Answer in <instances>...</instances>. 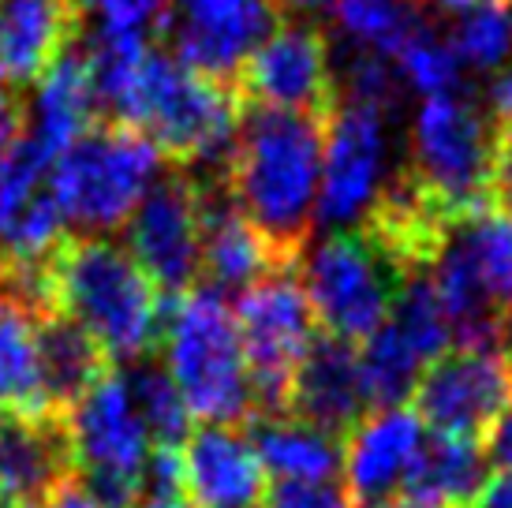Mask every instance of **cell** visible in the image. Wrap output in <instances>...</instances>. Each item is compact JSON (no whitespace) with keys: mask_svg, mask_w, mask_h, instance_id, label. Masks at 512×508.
<instances>
[{"mask_svg":"<svg viewBox=\"0 0 512 508\" xmlns=\"http://www.w3.org/2000/svg\"><path fill=\"white\" fill-rule=\"evenodd\" d=\"M322 142L326 120L318 116L243 105L225 191L288 269L311 240L322 187Z\"/></svg>","mask_w":512,"mask_h":508,"instance_id":"cell-1","label":"cell"},{"mask_svg":"<svg viewBox=\"0 0 512 508\" xmlns=\"http://www.w3.org/2000/svg\"><path fill=\"white\" fill-rule=\"evenodd\" d=\"M49 307L83 325L113 363L154 355L165 325V299L113 236H75L45 258Z\"/></svg>","mask_w":512,"mask_h":508,"instance_id":"cell-2","label":"cell"},{"mask_svg":"<svg viewBox=\"0 0 512 508\" xmlns=\"http://www.w3.org/2000/svg\"><path fill=\"white\" fill-rule=\"evenodd\" d=\"M240 113L236 86L214 83L184 68L169 49L150 45L120 113V127L146 135L169 169H184L195 180H221L236 146Z\"/></svg>","mask_w":512,"mask_h":508,"instance_id":"cell-3","label":"cell"},{"mask_svg":"<svg viewBox=\"0 0 512 508\" xmlns=\"http://www.w3.org/2000/svg\"><path fill=\"white\" fill-rule=\"evenodd\" d=\"M161 367L184 396L191 419L210 426H243L258 415L240 329L228 299L206 284L172 299L161 325Z\"/></svg>","mask_w":512,"mask_h":508,"instance_id":"cell-4","label":"cell"},{"mask_svg":"<svg viewBox=\"0 0 512 508\" xmlns=\"http://www.w3.org/2000/svg\"><path fill=\"white\" fill-rule=\"evenodd\" d=\"M165 169L146 135L101 120L53 161V195L75 236H109L128 225Z\"/></svg>","mask_w":512,"mask_h":508,"instance_id":"cell-5","label":"cell"},{"mask_svg":"<svg viewBox=\"0 0 512 508\" xmlns=\"http://www.w3.org/2000/svg\"><path fill=\"white\" fill-rule=\"evenodd\" d=\"M296 266L314 322L348 344H363L389 322L400 284L412 277L370 228L326 232L303 247Z\"/></svg>","mask_w":512,"mask_h":508,"instance_id":"cell-6","label":"cell"},{"mask_svg":"<svg viewBox=\"0 0 512 508\" xmlns=\"http://www.w3.org/2000/svg\"><path fill=\"white\" fill-rule=\"evenodd\" d=\"M501 127L468 98H427L412 124L404 180L449 221L494 206Z\"/></svg>","mask_w":512,"mask_h":508,"instance_id":"cell-7","label":"cell"},{"mask_svg":"<svg viewBox=\"0 0 512 508\" xmlns=\"http://www.w3.org/2000/svg\"><path fill=\"white\" fill-rule=\"evenodd\" d=\"M75 475L90 497L105 508H139L146 456L154 441L135 408L128 378L109 370L90 393L68 411Z\"/></svg>","mask_w":512,"mask_h":508,"instance_id":"cell-8","label":"cell"},{"mask_svg":"<svg viewBox=\"0 0 512 508\" xmlns=\"http://www.w3.org/2000/svg\"><path fill=\"white\" fill-rule=\"evenodd\" d=\"M232 318L240 329L258 415H285L292 378L311 340L318 337V322L303 284L292 269H277L236 299Z\"/></svg>","mask_w":512,"mask_h":508,"instance_id":"cell-9","label":"cell"},{"mask_svg":"<svg viewBox=\"0 0 512 508\" xmlns=\"http://www.w3.org/2000/svg\"><path fill=\"white\" fill-rule=\"evenodd\" d=\"M236 94L243 105L326 120L337 105V71L326 27L314 15H285V23L240 68Z\"/></svg>","mask_w":512,"mask_h":508,"instance_id":"cell-10","label":"cell"},{"mask_svg":"<svg viewBox=\"0 0 512 508\" xmlns=\"http://www.w3.org/2000/svg\"><path fill=\"white\" fill-rule=\"evenodd\" d=\"M389 165V131L385 113L374 105L337 98L326 116L322 142V187L314 206V225L326 232H341L367 221L374 202L385 191Z\"/></svg>","mask_w":512,"mask_h":508,"instance_id":"cell-11","label":"cell"},{"mask_svg":"<svg viewBox=\"0 0 512 508\" xmlns=\"http://www.w3.org/2000/svg\"><path fill=\"white\" fill-rule=\"evenodd\" d=\"M285 0H172L165 42L184 68L236 86L247 57L285 23Z\"/></svg>","mask_w":512,"mask_h":508,"instance_id":"cell-12","label":"cell"},{"mask_svg":"<svg viewBox=\"0 0 512 508\" xmlns=\"http://www.w3.org/2000/svg\"><path fill=\"white\" fill-rule=\"evenodd\" d=\"M124 247L161 299H180L199 284V184L184 169L157 180L124 225Z\"/></svg>","mask_w":512,"mask_h":508,"instance_id":"cell-13","label":"cell"},{"mask_svg":"<svg viewBox=\"0 0 512 508\" xmlns=\"http://www.w3.org/2000/svg\"><path fill=\"white\" fill-rule=\"evenodd\" d=\"M412 404L434 434L479 438L512 404V355L498 348H453L419 374Z\"/></svg>","mask_w":512,"mask_h":508,"instance_id":"cell-14","label":"cell"},{"mask_svg":"<svg viewBox=\"0 0 512 508\" xmlns=\"http://www.w3.org/2000/svg\"><path fill=\"white\" fill-rule=\"evenodd\" d=\"M68 236L53 195V157L27 135L0 165V262L38 266Z\"/></svg>","mask_w":512,"mask_h":508,"instance_id":"cell-15","label":"cell"},{"mask_svg":"<svg viewBox=\"0 0 512 508\" xmlns=\"http://www.w3.org/2000/svg\"><path fill=\"white\" fill-rule=\"evenodd\" d=\"M75 482L68 415L0 411V508H45Z\"/></svg>","mask_w":512,"mask_h":508,"instance_id":"cell-16","label":"cell"},{"mask_svg":"<svg viewBox=\"0 0 512 508\" xmlns=\"http://www.w3.org/2000/svg\"><path fill=\"white\" fill-rule=\"evenodd\" d=\"M199 184V284L221 296H243L251 284L266 281L281 266V258L258 228L236 210V202L221 180H195Z\"/></svg>","mask_w":512,"mask_h":508,"instance_id":"cell-17","label":"cell"},{"mask_svg":"<svg viewBox=\"0 0 512 508\" xmlns=\"http://www.w3.org/2000/svg\"><path fill=\"white\" fill-rule=\"evenodd\" d=\"M427 445V426L412 408L367 411L344 438V475L359 508L397 501Z\"/></svg>","mask_w":512,"mask_h":508,"instance_id":"cell-18","label":"cell"},{"mask_svg":"<svg viewBox=\"0 0 512 508\" xmlns=\"http://www.w3.org/2000/svg\"><path fill=\"white\" fill-rule=\"evenodd\" d=\"M79 0H0V79L15 90L38 86L83 38Z\"/></svg>","mask_w":512,"mask_h":508,"instance_id":"cell-19","label":"cell"},{"mask_svg":"<svg viewBox=\"0 0 512 508\" xmlns=\"http://www.w3.org/2000/svg\"><path fill=\"white\" fill-rule=\"evenodd\" d=\"M184 486L195 508H262L266 471L243 426H195L184 441Z\"/></svg>","mask_w":512,"mask_h":508,"instance_id":"cell-20","label":"cell"},{"mask_svg":"<svg viewBox=\"0 0 512 508\" xmlns=\"http://www.w3.org/2000/svg\"><path fill=\"white\" fill-rule=\"evenodd\" d=\"M367 408L370 404L363 381H359L356 344L318 329V337L311 340V348L292 378L285 415L303 419V423L344 441L352 434V426L367 415Z\"/></svg>","mask_w":512,"mask_h":508,"instance_id":"cell-21","label":"cell"},{"mask_svg":"<svg viewBox=\"0 0 512 508\" xmlns=\"http://www.w3.org/2000/svg\"><path fill=\"white\" fill-rule=\"evenodd\" d=\"M94 124H101L90 68L83 49L75 45L53 64V71L34 86V98H27V135L38 142L45 154L57 161L68 146L83 139Z\"/></svg>","mask_w":512,"mask_h":508,"instance_id":"cell-22","label":"cell"},{"mask_svg":"<svg viewBox=\"0 0 512 508\" xmlns=\"http://www.w3.org/2000/svg\"><path fill=\"white\" fill-rule=\"evenodd\" d=\"M490 482V464L479 438L434 434L427 438L397 501L408 508H471Z\"/></svg>","mask_w":512,"mask_h":508,"instance_id":"cell-23","label":"cell"},{"mask_svg":"<svg viewBox=\"0 0 512 508\" xmlns=\"http://www.w3.org/2000/svg\"><path fill=\"white\" fill-rule=\"evenodd\" d=\"M247 438L273 482H333L344 467V441L292 415H255Z\"/></svg>","mask_w":512,"mask_h":508,"instance_id":"cell-24","label":"cell"},{"mask_svg":"<svg viewBox=\"0 0 512 508\" xmlns=\"http://www.w3.org/2000/svg\"><path fill=\"white\" fill-rule=\"evenodd\" d=\"M34 329H38L45 400L53 411L68 415L113 370V359L101 352V344L86 333L83 325H75L72 318H64L57 311L38 314Z\"/></svg>","mask_w":512,"mask_h":508,"instance_id":"cell-25","label":"cell"},{"mask_svg":"<svg viewBox=\"0 0 512 508\" xmlns=\"http://www.w3.org/2000/svg\"><path fill=\"white\" fill-rule=\"evenodd\" d=\"M449 236L468 258L490 307L512 325V210L483 206L449 225Z\"/></svg>","mask_w":512,"mask_h":508,"instance_id":"cell-26","label":"cell"},{"mask_svg":"<svg viewBox=\"0 0 512 508\" xmlns=\"http://www.w3.org/2000/svg\"><path fill=\"white\" fill-rule=\"evenodd\" d=\"M0 408L12 415H49L34 314L0 292ZM60 415V411H57Z\"/></svg>","mask_w":512,"mask_h":508,"instance_id":"cell-27","label":"cell"},{"mask_svg":"<svg viewBox=\"0 0 512 508\" xmlns=\"http://www.w3.org/2000/svg\"><path fill=\"white\" fill-rule=\"evenodd\" d=\"M356 359L370 408H404V400H412L419 374L427 370V363L408 348V340L389 322L359 344Z\"/></svg>","mask_w":512,"mask_h":508,"instance_id":"cell-28","label":"cell"},{"mask_svg":"<svg viewBox=\"0 0 512 508\" xmlns=\"http://www.w3.org/2000/svg\"><path fill=\"white\" fill-rule=\"evenodd\" d=\"M329 15L352 49H367L389 60L423 27L412 0H329Z\"/></svg>","mask_w":512,"mask_h":508,"instance_id":"cell-29","label":"cell"},{"mask_svg":"<svg viewBox=\"0 0 512 508\" xmlns=\"http://www.w3.org/2000/svg\"><path fill=\"white\" fill-rule=\"evenodd\" d=\"M389 325L408 340V348H412L427 367L434 359H441L445 352L456 348L453 322H449V314L441 307V299H438V292H434V284H430L427 269H419V273H412L408 281L400 284V296H397V303H393V311H389Z\"/></svg>","mask_w":512,"mask_h":508,"instance_id":"cell-30","label":"cell"},{"mask_svg":"<svg viewBox=\"0 0 512 508\" xmlns=\"http://www.w3.org/2000/svg\"><path fill=\"white\" fill-rule=\"evenodd\" d=\"M124 378H128L131 400H135V408L143 415V426H146V434H150V441H154V445L184 449L187 434L195 430V426H191L195 419H191V411H187L184 396L176 393L172 378L165 374V367L154 363V355H150V359L128 363Z\"/></svg>","mask_w":512,"mask_h":508,"instance_id":"cell-31","label":"cell"},{"mask_svg":"<svg viewBox=\"0 0 512 508\" xmlns=\"http://www.w3.org/2000/svg\"><path fill=\"white\" fill-rule=\"evenodd\" d=\"M393 60H397L400 83L419 90L423 98H449L464 90V64L456 60L453 45L438 38L430 27L415 30Z\"/></svg>","mask_w":512,"mask_h":508,"instance_id":"cell-32","label":"cell"},{"mask_svg":"<svg viewBox=\"0 0 512 508\" xmlns=\"http://www.w3.org/2000/svg\"><path fill=\"white\" fill-rule=\"evenodd\" d=\"M445 42L453 45L456 60L464 68H498L512 53V12L501 0H486L471 12H460L453 34Z\"/></svg>","mask_w":512,"mask_h":508,"instance_id":"cell-33","label":"cell"},{"mask_svg":"<svg viewBox=\"0 0 512 508\" xmlns=\"http://www.w3.org/2000/svg\"><path fill=\"white\" fill-rule=\"evenodd\" d=\"M79 4L86 15H98V23H105V27L139 30L150 42L165 34L172 12V0H79Z\"/></svg>","mask_w":512,"mask_h":508,"instance_id":"cell-34","label":"cell"},{"mask_svg":"<svg viewBox=\"0 0 512 508\" xmlns=\"http://www.w3.org/2000/svg\"><path fill=\"white\" fill-rule=\"evenodd\" d=\"M262 508H356L337 482H273Z\"/></svg>","mask_w":512,"mask_h":508,"instance_id":"cell-35","label":"cell"},{"mask_svg":"<svg viewBox=\"0 0 512 508\" xmlns=\"http://www.w3.org/2000/svg\"><path fill=\"white\" fill-rule=\"evenodd\" d=\"M27 131V94L0 79V165Z\"/></svg>","mask_w":512,"mask_h":508,"instance_id":"cell-36","label":"cell"},{"mask_svg":"<svg viewBox=\"0 0 512 508\" xmlns=\"http://www.w3.org/2000/svg\"><path fill=\"white\" fill-rule=\"evenodd\" d=\"M483 452H486V464L494 467L501 479H512V404H505L498 419L490 423Z\"/></svg>","mask_w":512,"mask_h":508,"instance_id":"cell-37","label":"cell"},{"mask_svg":"<svg viewBox=\"0 0 512 508\" xmlns=\"http://www.w3.org/2000/svg\"><path fill=\"white\" fill-rule=\"evenodd\" d=\"M486 105H490V120L501 127V131H512V68L501 71L494 86H490V94H486Z\"/></svg>","mask_w":512,"mask_h":508,"instance_id":"cell-38","label":"cell"},{"mask_svg":"<svg viewBox=\"0 0 512 508\" xmlns=\"http://www.w3.org/2000/svg\"><path fill=\"white\" fill-rule=\"evenodd\" d=\"M471 508H512V479H490Z\"/></svg>","mask_w":512,"mask_h":508,"instance_id":"cell-39","label":"cell"},{"mask_svg":"<svg viewBox=\"0 0 512 508\" xmlns=\"http://www.w3.org/2000/svg\"><path fill=\"white\" fill-rule=\"evenodd\" d=\"M45 508H105V505H101L98 497L86 494L79 482H68V486H64V490H60V494L53 497Z\"/></svg>","mask_w":512,"mask_h":508,"instance_id":"cell-40","label":"cell"},{"mask_svg":"<svg viewBox=\"0 0 512 508\" xmlns=\"http://www.w3.org/2000/svg\"><path fill=\"white\" fill-rule=\"evenodd\" d=\"M415 8L419 4H434V8H445V12H471V8H479L486 0H412Z\"/></svg>","mask_w":512,"mask_h":508,"instance_id":"cell-41","label":"cell"},{"mask_svg":"<svg viewBox=\"0 0 512 508\" xmlns=\"http://www.w3.org/2000/svg\"><path fill=\"white\" fill-rule=\"evenodd\" d=\"M165 508H195L191 501H176V505H165Z\"/></svg>","mask_w":512,"mask_h":508,"instance_id":"cell-42","label":"cell"},{"mask_svg":"<svg viewBox=\"0 0 512 508\" xmlns=\"http://www.w3.org/2000/svg\"><path fill=\"white\" fill-rule=\"evenodd\" d=\"M501 4H505V8H509V12H512V0H501Z\"/></svg>","mask_w":512,"mask_h":508,"instance_id":"cell-43","label":"cell"}]
</instances>
